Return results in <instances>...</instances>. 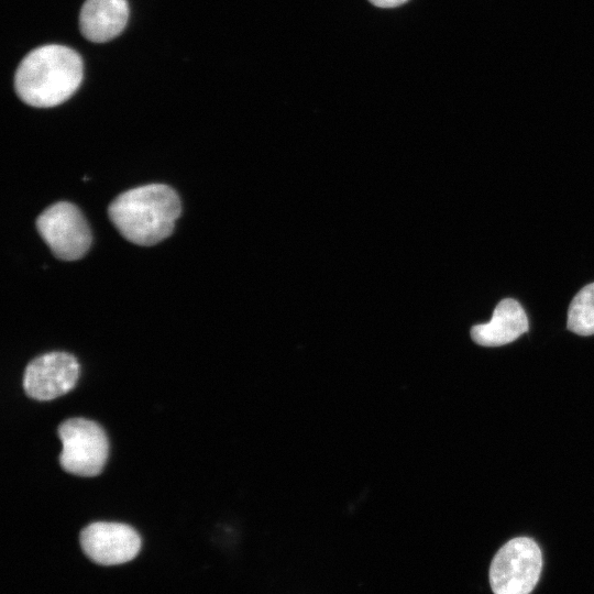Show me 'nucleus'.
Returning <instances> with one entry per match:
<instances>
[{
  "instance_id": "obj_5",
  "label": "nucleus",
  "mask_w": 594,
  "mask_h": 594,
  "mask_svg": "<svg viewBox=\"0 0 594 594\" xmlns=\"http://www.w3.org/2000/svg\"><path fill=\"white\" fill-rule=\"evenodd\" d=\"M36 228L53 254L64 261L82 257L91 243L86 219L70 202L59 201L46 208L37 217Z\"/></svg>"
},
{
  "instance_id": "obj_7",
  "label": "nucleus",
  "mask_w": 594,
  "mask_h": 594,
  "mask_svg": "<svg viewBox=\"0 0 594 594\" xmlns=\"http://www.w3.org/2000/svg\"><path fill=\"white\" fill-rule=\"evenodd\" d=\"M79 376V364L66 352H48L25 367L23 387L36 400H50L68 393Z\"/></svg>"
},
{
  "instance_id": "obj_2",
  "label": "nucleus",
  "mask_w": 594,
  "mask_h": 594,
  "mask_svg": "<svg viewBox=\"0 0 594 594\" xmlns=\"http://www.w3.org/2000/svg\"><path fill=\"white\" fill-rule=\"evenodd\" d=\"M176 191L164 184H148L120 194L108 215L118 231L138 245H153L166 239L180 215Z\"/></svg>"
},
{
  "instance_id": "obj_10",
  "label": "nucleus",
  "mask_w": 594,
  "mask_h": 594,
  "mask_svg": "<svg viewBox=\"0 0 594 594\" xmlns=\"http://www.w3.org/2000/svg\"><path fill=\"white\" fill-rule=\"evenodd\" d=\"M566 327L580 336L594 334V283L584 286L572 299Z\"/></svg>"
},
{
  "instance_id": "obj_11",
  "label": "nucleus",
  "mask_w": 594,
  "mask_h": 594,
  "mask_svg": "<svg viewBox=\"0 0 594 594\" xmlns=\"http://www.w3.org/2000/svg\"><path fill=\"white\" fill-rule=\"evenodd\" d=\"M373 6L382 9H392L406 3L408 0H369Z\"/></svg>"
},
{
  "instance_id": "obj_9",
  "label": "nucleus",
  "mask_w": 594,
  "mask_h": 594,
  "mask_svg": "<svg viewBox=\"0 0 594 594\" xmlns=\"http://www.w3.org/2000/svg\"><path fill=\"white\" fill-rule=\"evenodd\" d=\"M527 331L528 319L524 308L517 300L506 298L498 302L488 322L472 327L471 338L483 346H501Z\"/></svg>"
},
{
  "instance_id": "obj_6",
  "label": "nucleus",
  "mask_w": 594,
  "mask_h": 594,
  "mask_svg": "<svg viewBox=\"0 0 594 594\" xmlns=\"http://www.w3.org/2000/svg\"><path fill=\"white\" fill-rule=\"evenodd\" d=\"M79 540L85 554L101 565L129 562L141 549L138 531L121 522H92L81 530Z\"/></svg>"
},
{
  "instance_id": "obj_4",
  "label": "nucleus",
  "mask_w": 594,
  "mask_h": 594,
  "mask_svg": "<svg viewBox=\"0 0 594 594\" xmlns=\"http://www.w3.org/2000/svg\"><path fill=\"white\" fill-rule=\"evenodd\" d=\"M62 442L61 466L79 476L98 475L107 462L108 439L105 430L95 421L70 418L58 427Z\"/></svg>"
},
{
  "instance_id": "obj_3",
  "label": "nucleus",
  "mask_w": 594,
  "mask_h": 594,
  "mask_svg": "<svg viewBox=\"0 0 594 594\" xmlns=\"http://www.w3.org/2000/svg\"><path fill=\"white\" fill-rule=\"evenodd\" d=\"M542 570V553L528 537H516L494 556L490 584L494 594H530Z\"/></svg>"
},
{
  "instance_id": "obj_8",
  "label": "nucleus",
  "mask_w": 594,
  "mask_h": 594,
  "mask_svg": "<svg viewBox=\"0 0 594 594\" xmlns=\"http://www.w3.org/2000/svg\"><path fill=\"white\" fill-rule=\"evenodd\" d=\"M128 19L127 0H86L79 13V28L88 41L103 43L118 36Z\"/></svg>"
},
{
  "instance_id": "obj_1",
  "label": "nucleus",
  "mask_w": 594,
  "mask_h": 594,
  "mask_svg": "<svg viewBox=\"0 0 594 594\" xmlns=\"http://www.w3.org/2000/svg\"><path fill=\"white\" fill-rule=\"evenodd\" d=\"M82 75V61L76 51L48 44L31 51L21 61L14 88L20 99L32 107H55L73 96Z\"/></svg>"
}]
</instances>
